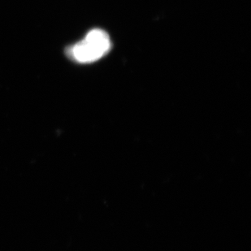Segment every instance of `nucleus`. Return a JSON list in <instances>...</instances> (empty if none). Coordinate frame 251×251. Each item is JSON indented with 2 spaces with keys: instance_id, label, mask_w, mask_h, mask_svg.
<instances>
[{
  "instance_id": "nucleus-1",
  "label": "nucleus",
  "mask_w": 251,
  "mask_h": 251,
  "mask_svg": "<svg viewBox=\"0 0 251 251\" xmlns=\"http://www.w3.org/2000/svg\"><path fill=\"white\" fill-rule=\"evenodd\" d=\"M112 42L106 31L95 28L89 31L82 40L67 50L71 59L79 64H91L109 52Z\"/></svg>"
}]
</instances>
